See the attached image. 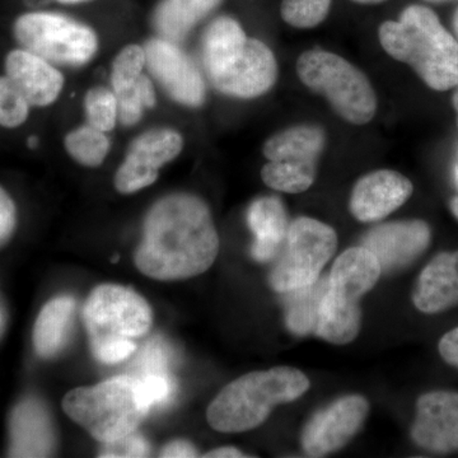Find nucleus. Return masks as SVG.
Wrapping results in <instances>:
<instances>
[{
    "mask_svg": "<svg viewBox=\"0 0 458 458\" xmlns=\"http://www.w3.org/2000/svg\"><path fill=\"white\" fill-rule=\"evenodd\" d=\"M219 236L209 207L195 195H168L144 219L135 267L148 278L171 282L200 276L219 254Z\"/></svg>",
    "mask_w": 458,
    "mask_h": 458,
    "instance_id": "1",
    "label": "nucleus"
},
{
    "mask_svg": "<svg viewBox=\"0 0 458 458\" xmlns=\"http://www.w3.org/2000/svg\"><path fill=\"white\" fill-rule=\"evenodd\" d=\"M201 60L214 89L231 98H260L278 80V63L270 47L249 38L231 17L216 18L205 30Z\"/></svg>",
    "mask_w": 458,
    "mask_h": 458,
    "instance_id": "2",
    "label": "nucleus"
},
{
    "mask_svg": "<svg viewBox=\"0 0 458 458\" xmlns=\"http://www.w3.org/2000/svg\"><path fill=\"white\" fill-rule=\"evenodd\" d=\"M378 38L388 55L409 65L429 89L445 92L458 86L457 38L432 9L409 5L399 20L379 26Z\"/></svg>",
    "mask_w": 458,
    "mask_h": 458,
    "instance_id": "3",
    "label": "nucleus"
},
{
    "mask_svg": "<svg viewBox=\"0 0 458 458\" xmlns=\"http://www.w3.org/2000/svg\"><path fill=\"white\" fill-rule=\"evenodd\" d=\"M310 386L309 377L292 367L247 373L216 394L208 408V423L216 432H249L265 423L276 406L300 399Z\"/></svg>",
    "mask_w": 458,
    "mask_h": 458,
    "instance_id": "4",
    "label": "nucleus"
},
{
    "mask_svg": "<svg viewBox=\"0 0 458 458\" xmlns=\"http://www.w3.org/2000/svg\"><path fill=\"white\" fill-rule=\"evenodd\" d=\"M83 321L93 357L101 363L116 364L128 360L137 349L135 340L150 330L153 312L132 289L102 284L86 301Z\"/></svg>",
    "mask_w": 458,
    "mask_h": 458,
    "instance_id": "5",
    "label": "nucleus"
},
{
    "mask_svg": "<svg viewBox=\"0 0 458 458\" xmlns=\"http://www.w3.org/2000/svg\"><path fill=\"white\" fill-rule=\"evenodd\" d=\"M150 409L140 377H114L74 388L63 399L65 414L102 445L137 432Z\"/></svg>",
    "mask_w": 458,
    "mask_h": 458,
    "instance_id": "6",
    "label": "nucleus"
},
{
    "mask_svg": "<svg viewBox=\"0 0 458 458\" xmlns=\"http://www.w3.org/2000/svg\"><path fill=\"white\" fill-rule=\"evenodd\" d=\"M381 276V265L366 247L344 251L327 274L315 335L335 345L357 339L361 327V297L375 288Z\"/></svg>",
    "mask_w": 458,
    "mask_h": 458,
    "instance_id": "7",
    "label": "nucleus"
},
{
    "mask_svg": "<svg viewBox=\"0 0 458 458\" xmlns=\"http://www.w3.org/2000/svg\"><path fill=\"white\" fill-rule=\"evenodd\" d=\"M298 78L313 93L327 99L334 111L352 125L372 122L377 96L367 75L331 51L312 49L298 57Z\"/></svg>",
    "mask_w": 458,
    "mask_h": 458,
    "instance_id": "8",
    "label": "nucleus"
},
{
    "mask_svg": "<svg viewBox=\"0 0 458 458\" xmlns=\"http://www.w3.org/2000/svg\"><path fill=\"white\" fill-rule=\"evenodd\" d=\"M327 147V132L316 125H295L265 141L267 164L261 179L269 188L286 194L307 191L318 176V162Z\"/></svg>",
    "mask_w": 458,
    "mask_h": 458,
    "instance_id": "9",
    "label": "nucleus"
},
{
    "mask_svg": "<svg viewBox=\"0 0 458 458\" xmlns=\"http://www.w3.org/2000/svg\"><path fill=\"white\" fill-rule=\"evenodd\" d=\"M337 249L333 227L300 216L289 223L282 251L269 276L271 288L278 293L312 284L321 276Z\"/></svg>",
    "mask_w": 458,
    "mask_h": 458,
    "instance_id": "10",
    "label": "nucleus"
},
{
    "mask_svg": "<svg viewBox=\"0 0 458 458\" xmlns=\"http://www.w3.org/2000/svg\"><path fill=\"white\" fill-rule=\"evenodd\" d=\"M14 36L23 49L56 64H86L98 47L89 27L54 13L23 14L14 23Z\"/></svg>",
    "mask_w": 458,
    "mask_h": 458,
    "instance_id": "11",
    "label": "nucleus"
},
{
    "mask_svg": "<svg viewBox=\"0 0 458 458\" xmlns=\"http://www.w3.org/2000/svg\"><path fill=\"white\" fill-rule=\"evenodd\" d=\"M369 412V400L360 394L340 397L319 410L304 427V454L309 457H325L342 450L354 438Z\"/></svg>",
    "mask_w": 458,
    "mask_h": 458,
    "instance_id": "12",
    "label": "nucleus"
},
{
    "mask_svg": "<svg viewBox=\"0 0 458 458\" xmlns=\"http://www.w3.org/2000/svg\"><path fill=\"white\" fill-rule=\"evenodd\" d=\"M182 148V137L171 129L144 132L132 141L114 174V188L122 194H132L148 188L158 179L159 170L174 161Z\"/></svg>",
    "mask_w": 458,
    "mask_h": 458,
    "instance_id": "13",
    "label": "nucleus"
},
{
    "mask_svg": "<svg viewBox=\"0 0 458 458\" xmlns=\"http://www.w3.org/2000/svg\"><path fill=\"white\" fill-rule=\"evenodd\" d=\"M144 51L148 69L170 98L189 107H199L204 104L203 75L174 42L153 38L147 42Z\"/></svg>",
    "mask_w": 458,
    "mask_h": 458,
    "instance_id": "14",
    "label": "nucleus"
},
{
    "mask_svg": "<svg viewBox=\"0 0 458 458\" xmlns=\"http://www.w3.org/2000/svg\"><path fill=\"white\" fill-rule=\"evenodd\" d=\"M432 242V229L421 219L384 223L364 234L361 246L376 256L382 273H394L418 260Z\"/></svg>",
    "mask_w": 458,
    "mask_h": 458,
    "instance_id": "15",
    "label": "nucleus"
},
{
    "mask_svg": "<svg viewBox=\"0 0 458 458\" xmlns=\"http://www.w3.org/2000/svg\"><path fill=\"white\" fill-rule=\"evenodd\" d=\"M410 434L415 445L428 452H457L458 393L441 390L421 394Z\"/></svg>",
    "mask_w": 458,
    "mask_h": 458,
    "instance_id": "16",
    "label": "nucleus"
},
{
    "mask_svg": "<svg viewBox=\"0 0 458 458\" xmlns=\"http://www.w3.org/2000/svg\"><path fill=\"white\" fill-rule=\"evenodd\" d=\"M414 192L408 177L393 170L364 174L352 189L349 209L355 219L369 223L381 221L403 207Z\"/></svg>",
    "mask_w": 458,
    "mask_h": 458,
    "instance_id": "17",
    "label": "nucleus"
},
{
    "mask_svg": "<svg viewBox=\"0 0 458 458\" xmlns=\"http://www.w3.org/2000/svg\"><path fill=\"white\" fill-rule=\"evenodd\" d=\"M55 447V434L47 406L40 400L21 401L9 418L11 457H49Z\"/></svg>",
    "mask_w": 458,
    "mask_h": 458,
    "instance_id": "18",
    "label": "nucleus"
},
{
    "mask_svg": "<svg viewBox=\"0 0 458 458\" xmlns=\"http://www.w3.org/2000/svg\"><path fill=\"white\" fill-rule=\"evenodd\" d=\"M5 73L25 96L30 106H49L56 101L64 87V78L55 66L25 49L8 54Z\"/></svg>",
    "mask_w": 458,
    "mask_h": 458,
    "instance_id": "19",
    "label": "nucleus"
},
{
    "mask_svg": "<svg viewBox=\"0 0 458 458\" xmlns=\"http://www.w3.org/2000/svg\"><path fill=\"white\" fill-rule=\"evenodd\" d=\"M412 303L427 315L458 307V251L439 252L428 262L412 292Z\"/></svg>",
    "mask_w": 458,
    "mask_h": 458,
    "instance_id": "20",
    "label": "nucleus"
},
{
    "mask_svg": "<svg viewBox=\"0 0 458 458\" xmlns=\"http://www.w3.org/2000/svg\"><path fill=\"white\" fill-rule=\"evenodd\" d=\"M247 222L254 233L251 254L256 261L267 262L278 258L288 231V216L279 198L255 200L247 213Z\"/></svg>",
    "mask_w": 458,
    "mask_h": 458,
    "instance_id": "21",
    "label": "nucleus"
},
{
    "mask_svg": "<svg viewBox=\"0 0 458 458\" xmlns=\"http://www.w3.org/2000/svg\"><path fill=\"white\" fill-rule=\"evenodd\" d=\"M75 313V301L68 295L54 298L42 307L35 327L32 342L38 357L50 360L68 343Z\"/></svg>",
    "mask_w": 458,
    "mask_h": 458,
    "instance_id": "22",
    "label": "nucleus"
},
{
    "mask_svg": "<svg viewBox=\"0 0 458 458\" xmlns=\"http://www.w3.org/2000/svg\"><path fill=\"white\" fill-rule=\"evenodd\" d=\"M222 0H164L157 9L155 26L165 40L182 41Z\"/></svg>",
    "mask_w": 458,
    "mask_h": 458,
    "instance_id": "23",
    "label": "nucleus"
},
{
    "mask_svg": "<svg viewBox=\"0 0 458 458\" xmlns=\"http://www.w3.org/2000/svg\"><path fill=\"white\" fill-rule=\"evenodd\" d=\"M327 286V276H321L312 284L285 292V325L298 336L315 335L322 298Z\"/></svg>",
    "mask_w": 458,
    "mask_h": 458,
    "instance_id": "24",
    "label": "nucleus"
},
{
    "mask_svg": "<svg viewBox=\"0 0 458 458\" xmlns=\"http://www.w3.org/2000/svg\"><path fill=\"white\" fill-rule=\"evenodd\" d=\"M65 148L78 164L86 167H98L106 158L110 140L104 131L89 123L66 135Z\"/></svg>",
    "mask_w": 458,
    "mask_h": 458,
    "instance_id": "25",
    "label": "nucleus"
},
{
    "mask_svg": "<svg viewBox=\"0 0 458 458\" xmlns=\"http://www.w3.org/2000/svg\"><path fill=\"white\" fill-rule=\"evenodd\" d=\"M146 51L140 45H129L114 57L111 71V84L114 95L131 89L143 75Z\"/></svg>",
    "mask_w": 458,
    "mask_h": 458,
    "instance_id": "26",
    "label": "nucleus"
},
{
    "mask_svg": "<svg viewBox=\"0 0 458 458\" xmlns=\"http://www.w3.org/2000/svg\"><path fill=\"white\" fill-rule=\"evenodd\" d=\"M331 0H283L280 14L294 29L309 30L327 20Z\"/></svg>",
    "mask_w": 458,
    "mask_h": 458,
    "instance_id": "27",
    "label": "nucleus"
},
{
    "mask_svg": "<svg viewBox=\"0 0 458 458\" xmlns=\"http://www.w3.org/2000/svg\"><path fill=\"white\" fill-rule=\"evenodd\" d=\"M119 105V119L123 125H134L140 122L144 108L156 105V93L149 78L141 75L131 89L116 95Z\"/></svg>",
    "mask_w": 458,
    "mask_h": 458,
    "instance_id": "28",
    "label": "nucleus"
},
{
    "mask_svg": "<svg viewBox=\"0 0 458 458\" xmlns=\"http://www.w3.org/2000/svg\"><path fill=\"white\" fill-rule=\"evenodd\" d=\"M84 107L89 125L104 132L113 131L119 119V105L114 92L104 87L90 89L84 99Z\"/></svg>",
    "mask_w": 458,
    "mask_h": 458,
    "instance_id": "29",
    "label": "nucleus"
},
{
    "mask_svg": "<svg viewBox=\"0 0 458 458\" xmlns=\"http://www.w3.org/2000/svg\"><path fill=\"white\" fill-rule=\"evenodd\" d=\"M29 113L30 104L25 96L7 75L0 77V126L18 128L26 122Z\"/></svg>",
    "mask_w": 458,
    "mask_h": 458,
    "instance_id": "30",
    "label": "nucleus"
},
{
    "mask_svg": "<svg viewBox=\"0 0 458 458\" xmlns=\"http://www.w3.org/2000/svg\"><path fill=\"white\" fill-rule=\"evenodd\" d=\"M149 454L150 448L146 439L134 432L117 441L104 443L99 457H147Z\"/></svg>",
    "mask_w": 458,
    "mask_h": 458,
    "instance_id": "31",
    "label": "nucleus"
},
{
    "mask_svg": "<svg viewBox=\"0 0 458 458\" xmlns=\"http://www.w3.org/2000/svg\"><path fill=\"white\" fill-rule=\"evenodd\" d=\"M144 396L150 406L161 405L171 400L174 393V385L167 372L147 373L140 377Z\"/></svg>",
    "mask_w": 458,
    "mask_h": 458,
    "instance_id": "32",
    "label": "nucleus"
},
{
    "mask_svg": "<svg viewBox=\"0 0 458 458\" xmlns=\"http://www.w3.org/2000/svg\"><path fill=\"white\" fill-rule=\"evenodd\" d=\"M17 227V208L13 199L0 186V249L7 245Z\"/></svg>",
    "mask_w": 458,
    "mask_h": 458,
    "instance_id": "33",
    "label": "nucleus"
},
{
    "mask_svg": "<svg viewBox=\"0 0 458 458\" xmlns=\"http://www.w3.org/2000/svg\"><path fill=\"white\" fill-rule=\"evenodd\" d=\"M438 351L445 363L458 369V327L442 336L438 343Z\"/></svg>",
    "mask_w": 458,
    "mask_h": 458,
    "instance_id": "34",
    "label": "nucleus"
},
{
    "mask_svg": "<svg viewBox=\"0 0 458 458\" xmlns=\"http://www.w3.org/2000/svg\"><path fill=\"white\" fill-rule=\"evenodd\" d=\"M161 457L165 458H181V457H198V451L191 443L188 441H174L165 445L161 451Z\"/></svg>",
    "mask_w": 458,
    "mask_h": 458,
    "instance_id": "35",
    "label": "nucleus"
},
{
    "mask_svg": "<svg viewBox=\"0 0 458 458\" xmlns=\"http://www.w3.org/2000/svg\"><path fill=\"white\" fill-rule=\"evenodd\" d=\"M204 457L213 458H242L246 457L242 452L238 451L233 447H221L216 450L210 451L209 454H205Z\"/></svg>",
    "mask_w": 458,
    "mask_h": 458,
    "instance_id": "36",
    "label": "nucleus"
},
{
    "mask_svg": "<svg viewBox=\"0 0 458 458\" xmlns=\"http://www.w3.org/2000/svg\"><path fill=\"white\" fill-rule=\"evenodd\" d=\"M450 210L451 213L454 214V218H456L458 221V197L451 199Z\"/></svg>",
    "mask_w": 458,
    "mask_h": 458,
    "instance_id": "37",
    "label": "nucleus"
},
{
    "mask_svg": "<svg viewBox=\"0 0 458 458\" xmlns=\"http://www.w3.org/2000/svg\"><path fill=\"white\" fill-rule=\"evenodd\" d=\"M452 105H454V111H456V122L458 128V86L454 87V96H452Z\"/></svg>",
    "mask_w": 458,
    "mask_h": 458,
    "instance_id": "38",
    "label": "nucleus"
},
{
    "mask_svg": "<svg viewBox=\"0 0 458 458\" xmlns=\"http://www.w3.org/2000/svg\"><path fill=\"white\" fill-rule=\"evenodd\" d=\"M452 25H454V38H456L457 41H458V8L456 9V12H454V21H452Z\"/></svg>",
    "mask_w": 458,
    "mask_h": 458,
    "instance_id": "39",
    "label": "nucleus"
},
{
    "mask_svg": "<svg viewBox=\"0 0 458 458\" xmlns=\"http://www.w3.org/2000/svg\"><path fill=\"white\" fill-rule=\"evenodd\" d=\"M352 2L358 3V4H379V3L385 2V0H352Z\"/></svg>",
    "mask_w": 458,
    "mask_h": 458,
    "instance_id": "40",
    "label": "nucleus"
},
{
    "mask_svg": "<svg viewBox=\"0 0 458 458\" xmlns=\"http://www.w3.org/2000/svg\"><path fill=\"white\" fill-rule=\"evenodd\" d=\"M426 2L434 3V4H445V3H454L457 0H426Z\"/></svg>",
    "mask_w": 458,
    "mask_h": 458,
    "instance_id": "41",
    "label": "nucleus"
},
{
    "mask_svg": "<svg viewBox=\"0 0 458 458\" xmlns=\"http://www.w3.org/2000/svg\"><path fill=\"white\" fill-rule=\"evenodd\" d=\"M59 2H63V3H82V2H87V0H59Z\"/></svg>",
    "mask_w": 458,
    "mask_h": 458,
    "instance_id": "42",
    "label": "nucleus"
},
{
    "mask_svg": "<svg viewBox=\"0 0 458 458\" xmlns=\"http://www.w3.org/2000/svg\"><path fill=\"white\" fill-rule=\"evenodd\" d=\"M30 147H35L36 144H38V140L36 138H31V140H29Z\"/></svg>",
    "mask_w": 458,
    "mask_h": 458,
    "instance_id": "43",
    "label": "nucleus"
}]
</instances>
